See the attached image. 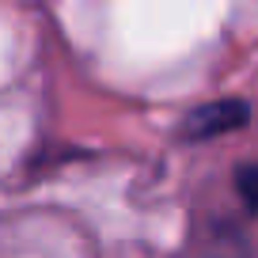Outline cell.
<instances>
[{"instance_id":"1","label":"cell","mask_w":258,"mask_h":258,"mask_svg":"<svg viewBox=\"0 0 258 258\" xmlns=\"http://www.w3.org/2000/svg\"><path fill=\"white\" fill-rule=\"evenodd\" d=\"M250 118V106L239 99H220V103H205L198 110H190L182 118V137L190 141H205V137H220V133H232L243 129Z\"/></svg>"},{"instance_id":"2","label":"cell","mask_w":258,"mask_h":258,"mask_svg":"<svg viewBox=\"0 0 258 258\" xmlns=\"http://www.w3.org/2000/svg\"><path fill=\"white\" fill-rule=\"evenodd\" d=\"M235 186H239V198L247 202V209L258 213V163L235 171Z\"/></svg>"}]
</instances>
